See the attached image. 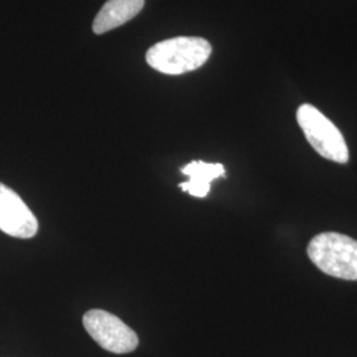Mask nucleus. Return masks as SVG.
<instances>
[{
    "label": "nucleus",
    "instance_id": "4",
    "mask_svg": "<svg viewBox=\"0 0 357 357\" xmlns=\"http://www.w3.org/2000/svg\"><path fill=\"white\" fill-rule=\"evenodd\" d=\"M82 323L96 343L112 354H130L139 344L137 332L107 311L90 310L84 315Z\"/></svg>",
    "mask_w": 357,
    "mask_h": 357
},
{
    "label": "nucleus",
    "instance_id": "7",
    "mask_svg": "<svg viewBox=\"0 0 357 357\" xmlns=\"http://www.w3.org/2000/svg\"><path fill=\"white\" fill-rule=\"evenodd\" d=\"M181 174L190 180L180 183L178 187L195 197L203 199L211 191V183L215 178L225 176V168L221 163H206L203 160H193L181 168Z\"/></svg>",
    "mask_w": 357,
    "mask_h": 357
},
{
    "label": "nucleus",
    "instance_id": "5",
    "mask_svg": "<svg viewBox=\"0 0 357 357\" xmlns=\"http://www.w3.org/2000/svg\"><path fill=\"white\" fill-rule=\"evenodd\" d=\"M0 230L11 237L28 240L36 236L38 218L23 199L0 183Z\"/></svg>",
    "mask_w": 357,
    "mask_h": 357
},
{
    "label": "nucleus",
    "instance_id": "3",
    "mask_svg": "<svg viewBox=\"0 0 357 357\" xmlns=\"http://www.w3.org/2000/svg\"><path fill=\"white\" fill-rule=\"evenodd\" d=\"M296 121L307 141L320 156L335 163H348L349 153L343 134L315 106L301 105L296 112Z\"/></svg>",
    "mask_w": 357,
    "mask_h": 357
},
{
    "label": "nucleus",
    "instance_id": "2",
    "mask_svg": "<svg viewBox=\"0 0 357 357\" xmlns=\"http://www.w3.org/2000/svg\"><path fill=\"white\" fill-rule=\"evenodd\" d=\"M307 255L324 274L345 281H357L355 238L336 231H324L310 241Z\"/></svg>",
    "mask_w": 357,
    "mask_h": 357
},
{
    "label": "nucleus",
    "instance_id": "6",
    "mask_svg": "<svg viewBox=\"0 0 357 357\" xmlns=\"http://www.w3.org/2000/svg\"><path fill=\"white\" fill-rule=\"evenodd\" d=\"M144 0H107L93 22V32L102 35L126 24L141 13Z\"/></svg>",
    "mask_w": 357,
    "mask_h": 357
},
{
    "label": "nucleus",
    "instance_id": "1",
    "mask_svg": "<svg viewBox=\"0 0 357 357\" xmlns=\"http://www.w3.org/2000/svg\"><path fill=\"white\" fill-rule=\"evenodd\" d=\"M212 54V45L205 38L180 36L156 43L146 53L153 69L178 76L202 68Z\"/></svg>",
    "mask_w": 357,
    "mask_h": 357
}]
</instances>
